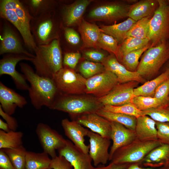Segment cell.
<instances>
[{
  "label": "cell",
  "instance_id": "6da1fadb",
  "mask_svg": "<svg viewBox=\"0 0 169 169\" xmlns=\"http://www.w3.org/2000/svg\"><path fill=\"white\" fill-rule=\"evenodd\" d=\"M19 66L30 84L28 91L32 105L37 110L44 106L49 108L58 93L53 79L39 76L26 63L21 62Z\"/></svg>",
  "mask_w": 169,
  "mask_h": 169
},
{
  "label": "cell",
  "instance_id": "7a4b0ae2",
  "mask_svg": "<svg viewBox=\"0 0 169 169\" xmlns=\"http://www.w3.org/2000/svg\"><path fill=\"white\" fill-rule=\"evenodd\" d=\"M0 15L2 19L9 22L17 29L23 39L25 47L31 53L34 52L37 46L30 27L31 22L33 17L21 0H1Z\"/></svg>",
  "mask_w": 169,
  "mask_h": 169
},
{
  "label": "cell",
  "instance_id": "3957f363",
  "mask_svg": "<svg viewBox=\"0 0 169 169\" xmlns=\"http://www.w3.org/2000/svg\"><path fill=\"white\" fill-rule=\"evenodd\" d=\"M34 53L35 57L31 62L35 72L40 76L52 79L63 67L62 51L59 39L48 44L37 46Z\"/></svg>",
  "mask_w": 169,
  "mask_h": 169
},
{
  "label": "cell",
  "instance_id": "277c9868",
  "mask_svg": "<svg viewBox=\"0 0 169 169\" xmlns=\"http://www.w3.org/2000/svg\"><path fill=\"white\" fill-rule=\"evenodd\" d=\"M103 106L97 98L58 93L49 109L67 113L75 120L82 115L96 113Z\"/></svg>",
  "mask_w": 169,
  "mask_h": 169
},
{
  "label": "cell",
  "instance_id": "5b68a950",
  "mask_svg": "<svg viewBox=\"0 0 169 169\" xmlns=\"http://www.w3.org/2000/svg\"><path fill=\"white\" fill-rule=\"evenodd\" d=\"M169 60L168 40L151 46L143 54L136 71L145 79L156 74Z\"/></svg>",
  "mask_w": 169,
  "mask_h": 169
},
{
  "label": "cell",
  "instance_id": "8992f818",
  "mask_svg": "<svg viewBox=\"0 0 169 169\" xmlns=\"http://www.w3.org/2000/svg\"><path fill=\"white\" fill-rule=\"evenodd\" d=\"M162 144L158 140L145 141L136 139L116 150L111 162L116 164H136L140 165L145 157L151 151Z\"/></svg>",
  "mask_w": 169,
  "mask_h": 169
},
{
  "label": "cell",
  "instance_id": "52a82bcc",
  "mask_svg": "<svg viewBox=\"0 0 169 169\" xmlns=\"http://www.w3.org/2000/svg\"><path fill=\"white\" fill-rule=\"evenodd\" d=\"M56 11L33 18L31 31L37 46L48 44L59 39V26Z\"/></svg>",
  "mask_w": 169,
  "mask_h": 169
},
{
  "label": "cell",
  "instance_id": "ba28073f",
  "mask_svg": "<svg viewBox=\"0 0 169 169\" xmlns=\"http://www.w3.org/2000/svg\"><path fill=\"white\" fill-rule=\"evenodd\" d=\"M158 1V7L149 23L147 38L151 46L168 41L169 38V4L167 0Z\"/></svg>",
  "mask_w": 169,
  "mask_h": 169
},
{
  "label": "cell",
  "instance_id": "9c48e42d",
  "mask_svg": "<svg viewBox=\"0 0 169 169\" xmlns=\"http://www.w3.org/2000/svg\"><path fill=\"white\" fill-rule=\"evenodd\" d=\"M52 79L59 93L79 95L85 93L86 79L73 69L63 67Z\"/></svg>",
  "mask_w": 169,
  "mask_h": 169
},
{
  "label": "cell",
  "instance_id": "30bf717a",
  "mask_svg": "<svg viewBox=\"0 0 169 169\" xmlns=\"http://www.w3.org/2000/svg\"><path fill=\"white\" fill-rule=\"evenodd\" d=\"M3 19L0 35V55L22 54L34 58V54L25 48L23 39L17 29L9 22Z\"/></svg>",
  "mask_w": 169,
  "mask_h": 169
},
{
  "label": "cell",
  "instance_id": "8fae6325",
  "mask_svg": "<svg viewBox=\"0 0 169 169\" xmlns=\"http://www.w3.org/2000/svg\"><path fill=\"white\" fill-rule=\"evenodd\" d=\"M33 58L22 54H5L0 60V76L4 74L9 75L18 90H28L29 86L24 75L17 70L16 66L20 61L27 60L31 62Z\"/></svg>",
  "mask_w": 169,
  "mask_h": 169
},
{
  "label": "cell",
  "instance_id": "7c38bea8",
  "mask_svg": "<svg viewBox=\"0 0 169 169\" xmlns=\"http://www.w3.org/2000/svg\"><path fill=\"white\" fill-rule=\"evenodd\" d=\"M131 5L122 2L107 3L94 8L88 17L93 20L112 22L128 17Z\"/></svg>",
  "mask_w": 169,
  "mask_h": 169
},
{
  "label": "cell",
  "instance_id": "4fadbf2b",
  "mask_svg": "<svg viewBox=\"0 0 169 169\" xmlns=\"http://www.w3.org/2000/svg\"><path fill=\"white\" fill-rule=\"evenodd\" d=\"M35 131L43 151L51 158L57 156L56 150L63 147L66 143L67 140L47 124L39 123Z\"/></svg>",
  "mask_w": 169,
  "mask_h": 169
},
{
  "label": "cell",
  "instance_id": "5bb4252c",
  "mask_svg": "<svg viewBox=\"0 0 169 169\" xmlns=\"http://www.w3.org/2000/svg\"><path fill=\"white\" fill-rule=\"evenodd\" d=\"M118 84L115 75L105 69L86 79L85 93L92 94L98 98L107 94Z\"/></svg>",
  "mask_w": 169,
  "mask_h": 169
},
{
  "label": "cell",
  "instance_id": "9a60e30c",
  "mask_svg": "<svg viewBox=\"0 0 169 169\" xmlns=\"http://www.w3.org/2000/svg\"><path fill=\"white\" fill-rule=\"evenodd\" d=\"M138 82L131 81L118 84L106 95L98 98L103 105H121L130 102L135 96L134 89Z\"/></svg>",
  "mask_w": 169,
  "mask_h": 169
},
{
  "label": "cell",
  "instance_id": "2e32d148",
  "mask_svg": "<svg viewBox=\"0 0 169 169\" xmlns=\"http://www.w3.org/2000/svg\"><path fill=\"white\" fill-rule=\"evenodd\" d=\"M90 142L89 154L92 159L94 166L106 164L110 161L109 149L110 139L103 137L98 134L89 130L87 136Z\"/></svg>",
  "mask_w": 169,
  "mask_h": 169
},
{
  "label": "cell",
  "instance_id": "e0dca14e",
  "mask_svg": "<svg viewBox=\"0 0 169 169\" xmlns=\"http://www.w3.org/2000/svg\"><path fill=\"white\" fill-rule=\"evenodd\" d=\"M58 151L59 155L70 163L74 169H93L89 154L84 153L69 140H67L65 145Z\"/></svg>",
  "mask_w": 169,
  "mask_h": 169
},
{
  "label": "cell",
  "instance_id": "ac0fdd59",
  "mask_svg": "<svg viewBox=\"0 0 169 169\" xmlns=\"http://www.w3.org/2000/svg\"><path fill=\"white\" fill-rule=\"evenodd\" d=\"M105 69L109 71L115 75L119 84L135 81L140 83L145 82V79L136 71L128 70L120 63L113 54L107 56L101 63Z\"/></svg>",
  "mask_w": 169,
  "mask_h": 169
},
{
  "label": "cell",
  "instance_id": "d6986e66",
  "mask_svg": "<svg viewBox=\"0 0 169 169\" xmlns=\"http://www.w3.org/2000/svg\"><path fill=\"white\" fill-rule=\"evenodd\" d=\"M61 125L65 135L77 147L85 153H89L90 146L85 143L84 137L89 130L84 128L75 120L63 119Z\"/></svg>",
  "mask_w": 169,
  "mask_h": 169
},
{
  "label": "cell",
  "instance_id": "ffe728a7",
  "mask_svg": "<svg viewBox=\"0 0 169 169\" xmlns=\"http://www.w3.org/2000/svg\"><path fill=\"white\" fill-rule=\"evenodd\" d=\"M91 0H79L69 4L64 5L61 8L62 23L64 27H70L79 24Z\"/></svg>",
  "mask_w": 169,
  "mask_h": 169
},
{
  "label": "cell",
  "instance_id": "44dd1931",
  "mask_svg": "<svg viewBox=\"0 0 169 169\" xmlns=\"http://www.w3.org/2000/svg\"><path fill=\"white\" fill-rule=\"evenodd\" d=\"M75 120L82 125L89 128L92 132L103 137L110 139L111 130L110 122L96 113L82 115L78 117Z\"/></svg>",
  "mask_w": 169,
  "mask_h": 169
},
{
  "label": "cell",
  "instance_id": "7402d4cb",
  "mask_svg": "<svg viewBox=\"0 0 169 169\" xmlns=\"http://www.w3.org/2000/svg\"><path fill=\"white\" fill-rule=\"evenodd\" d=\"M110 139L113 142L110 153V161L119 148L126 146L137 139L134 131L131 130L117 122L111 121Z\"/></svg>",
  "mask_w": 169,
  "mask_h": 169
},
{
  "label": "cell",
  "instance_id": "603a6c76",
  "mask_svg": "<svg viewBox=\"0 0 169 169\" xmlns=\"http://www.w3.org/2000/svg\"><path fill=\"white\" fill-rule=\"evenodd\" d=\"M0 106L7 114L12 115L18 107L22 108L27 103L23 96L0 82Z\"/></svg>",
  "mask_w": 169,
  "mask_h": 169
},
{
  "label": "cell",
  "instance_id": "cb8c5ba5",
  "mask_svg": "<svg viewBox=\"0 0 169 169\" xmlns=\"http://www.w3.org/2000/svg\"><path fill=\"white\" fill-rule=\"evenodd\" d=\"M140 166L169 168V144H162L154 149L145 157Z\"/></svg>",
  "mask_w": 169,
  "mask_h": 169
},
{
  "label": "cell",
  "instance_id": "d4e9b609",
  "mask_svg": "<svg viewBox=\"0 0 169 169\" xmlns=\"http://www.w3.org/2000/svg\"><path fill=\"white\" fill-rule=\"evenodd\" d=\"M156 122L146 115L136 119L135 132L137 139L145 141L158 140Z\"/></svg>",
  "mask_w": 169,
  "mask_h": 169
},
{
  "label": "cell",
  "instance_id": "484cf974",
  "mask_svg": "<svg viewBox=\"0 0 169 169\" xmlns=\"http://www.w3.org/2000/svg\"><path fill=\"white\" fill-rule=\"evenodd\" d=\"M158 5V0H141L131 5L128 17L137 21L151 17Z\"/></svg>",
  "mask_w": 169,
  "mask_h": 169
},
{
  "label": "cell",
  "instance_id": "4316f807",
  "mask_svg": "<svg viewBox=\"0 0 169 169\" xmlns=\"http://www.w3.org/2000/svg\"><path fill=\"white\" fill-rule=\"evenodd\" d=\"M78 25L79 30L81 35L84 47L97 48L100 33L102 32L100 28L83 18Z\"/></svg>",
  "mask_w": 169,
  "mask_h": 169
},
{
  "label": "cell",
  "instance_id": "83f0119b",
  "mask_svg": "<svg viewBox=\"0 0 169 169\" xmlns=\"http://www.w3.org/2000/svg\"><path fill=\"white\" fill-rule=\"evenodd\" d=\"M21 2L33 18L56 11L58 4L53 0H22Z\"/></svg>",
  "mask_w": 169,
  "mask_h": 169
},
{
  "label": "cell",
  "instance_id": "f1b7e54d",
  "mask_svg": "<svg viewBox=\"0 0 169 169\" xmlns=\"http://www.w3.org/2000/svg\"><path fill=\"white\" fill-rule=\"evenodd\" d=\"M136 21L128 18L123 22L112 25H103L100 28L103 33L111 36L121 44L126 38V34L132 26Z\"/></svg>",
  "mask_w": 169,
  "mask_h": 169
},
{
  "label": "cell",
  "instance_id": "f546056e",
  "mask_svg": "<svg viewBox=\"0 0 169 169\" xmlns=\"http://www.w3.org/2000/svg\"><path fill=\"white\" fill-rule=\"evenodd\" d=\"M51 158L46 153L27 151L25 169H48L50 168Z\"/></svg>",
  "mask_w": 169,
  "mask_h": 169
},
{
  "label": "cell",
  "instance_id": "4dcf8cb0",
  "mask_svg": "<svg viewBox=\"0 0 169 169\" xmlns=\"http://www.w3.org/2000/svg\"><path fill=\"white\" fill-rule=\"evenodd\" d=\"M169 78V70L166 69L155 79L145 82L134 89L135 96L154 97L156 90L164 81Z\"/></svg>",
  "mask_w": 169,
  "mask_h": 169
},
{
  "label": "cell",
  "instance_id": "1f68e13d",
  "mask_svg": "<svg viewBox=\"0 0 169 169\" xmlns=\"http://www.w3.org/2000/svg\"><path fill=\"white\" fill-rule=\"evenodd\" d=\"M96 113L110 122L119 123L131 130L135 131L137 118L134 116L107 111L102 108Z\"/></svg>",
  "mask_w": 169,
  "mask_h": 169
},
{
  "label": "cell",
  "instance_id": "d6a6232c",
  "mask_svg": "<svg viewBox=\"0 0 169 169\" xmlns=\"http://www.w3.org/2000/svg\"><path fill=\"white\" fill-rule=\"evenodd\" d=\"M23 133L10 131L5 132L0 130V150L18 148L23 145Z\"/></svg>",
  "mask_w": 169,
  "mask_h": 169
},
{
  "label": "cell",
  "instance_id": "836d02e7",
  "mask_svg": "<svg viewBox=\"0 0 169 169\" xmlns=\"http://www.w3.org/2000/svg\"><path fill=\"white\" fill-rule=\"evenodd\" d=\"M150 43L147 38L140 39L132 37L127 38L119 45L118 60L119 61L124 55L130 52L142 49Z\"/></svg>",
  "mask_w": 169,
  "mask_h": 169
},
{
  "label": "cell",
  "instance_id": "e575fe53",
  "mask_svg": "<svg viewBox=\"0 0 169 169\" xmlns=\"http://www.w3.org/2000/svg\"><path fill=\"white\" fill-rule=\"evenodd\" d=\"M151 46L150 43L142 49L126 54L121 57L119 61L128 70L132 72L136 71L139 64L140 57Z\"/></svg>",
  "mask_w": 169,
  "mask_h": 169
},
{
  "label": "cell",
  "instance_id": "d590c367",
  "mask_svg": "<svg viewBox=\"0 0 169 169\" xmlns=\"http://www.w3.org/2000/svg\"><path fill=\"white\" fill-rule=\"evenodd\" d=\"M1 150L8 156L15 169H25L27 151L23 145L16 148Z\"/></svg>",
  "mask_w": 169,
  "mask_h": 169
},
{
  "label": "cell",
  "instance_id": "8d00e7d4",
  "mask_svg": "<svg viewBox=\"0 0 169 169\" xmlns=\"http://www.w3.org/2000/svg\"><path fill=\"white\" fill-rule=\"evenodd\" d=\"M151 17L145 18L136 21L127 32L126 38L129 37L140 39L147 38L150 21Z\"/></svg>",
  "mask_w": 169,
  "mask_h": 169
},
{
  "label": "cell",
  "instance_id": "74e56055",
  "mask_svg": "<svg viewBox=\"0 0 169 169\" xmlns=\"http://www.w3.org/2000/svg\"><path fill=\"white\" fill-rule=\"evenodd\" d=\"M131 102L142 111L164 106L159 100L154 97L135 96L131 100Z\"/></svg>",
  "mask_w": 169,
  "mask_h": 169
},
{
  "label": "cell",
  "instance_id": "f35d334b",
  "mask_svg": "<svg viewBox=\"0 0 169 169\" xmlns=\"http://www.w3.org/2000/svg\"><path fill=\"white\" fill-rule=\"evenodd\" d=\"M116 39L111 36L101 32L97 44V47L101 48L114 54L117 59L118 55L119 45Z\"/></svg>",
  "mask_w": 169,
  "mask_h": 169
},
{
  "label": "cell",
  "instance_id": "ab89813d",
  "mask_svg": "<svg viewBox=\"0 0 169 169\" xmlns=\"http://www.w3.org/2000/svg\"><path fill=\"white\" fill-rule=\"evenodd\" d=\"M79 70L81 75L87 79L102 73L105 69L101 63L86 60L80 64Z\"/></svg>",
  "mask_w": 169,
  "mask_h": 169
},
{
  "label": "cell",
  "instance_id": "60d3db41",
  "mask_svg": "<svg viewBox=\"0 0 169 169\" xmlns=\"http://www.w3.org/2000/svg\"><path fill=\"white\" fill-rule=\"evenodd\" d=\"M102 109L107 111L132 116L136 118L144 115L143 111L138 109L131 102L118 106L105 105Z\"/></svg>",
  "mask_w": 169,
  "mask_h": 169
},
{
  "label": "cell",
  "instance_id": "b9f144b4",
  "mask_svg": "<svg viewBox=\"0 0 169 169\" xmlns=\"http://www.w3.org/2000/svg\"><path fill=\"white\" fill-rule=\"evenodd\" d=\"M167 106L143 111L144 115L148 116L156 122L169 123V107Z\"/></svg>",
  "mask_w": 169,
  "mask_h": 169
},
{
  "label": "cell",
  "instance_id": "7bdbcfd3",
  "mask_svg": "<svg viewBox=\"0 0 169 169\" xmlns=\"http://www.w3.org/2000/svg\"><path fill=\"white\" fill-rule=\"evenodd\" d=\"M154 97L159 100L163 106H167L169 104V78L157 87Z\"/></svg>",
  "mask_w": 169,
  "mask_h": 169
},
{
  "label": "cell",
  "instance_id": "ee69618b",
  "mask_svg": "<svg viewBox=\"0 0 169 169\" xmlns=\"http://www.w3.org/2000/svg\"><path fill=\"white\" fill-rule=\"evenodd\" d=\"M156 122L158 140L162 143L169 144V123Z\"/></svg>",
  "mask_w": 169,
  "mask_h": 169
},
{
  "label": "cell",
  "instance_id": "f6af8a7d",
  "mask_svg": "<svg viewBox=\"0 0 169 169\" xmlns=\"http://www.w3.org/2000/svg\"><path fill=\"white\" fill-rule=\"evenodd\" d=\"M63 29V38L66 43L75 45L79 43L80 37L76 31L70 27H64Z\"/></svg>",
  "mask_w": 169,
  "mask_h": 169
},
{
  "label": "cell",
  "instance_id": "bcb514c9",
  "mask_svg": "<svg viewBox=\"0 0 169 169\" xmlns=\"http://www.w3.org/2000/svg\"><path fill=\"white\" fill-rule=\"evenodd\" d=\"M81 57L79 52L65 53L63 59V64L65 67L74 69Z\"/></svg>",
  "mask_w": 169,
  "mask_h": 169
},
{
  "label": "cell",
  "instance_id": "7dc6e473",
  "mask_svg": "<svg viewBox=\"0 0 169 169\" xmlns=\"http://www.w3.org/2000/svg\"><path fill=\"white\" fill-rule=\"evenodd\" d=\"M50 168L53 169H74L70 162L64 157L59 155L51 158Z\"/></svg>",
  "mask_w": 169,
  "mask_h": 169
},
{
  "label": "cell",
  "instance_id": "c3c4849f",
  "mask_svg": "<svg viewBox=\"0 0 169 169\" xmlns=\"http://www.w3.org/2000/svg\"><path fill=\"white\" fill-rule=\"evenodd\" d=\"M84 57L89 61L102 63L107 56L103 52L95 50H89L83 52Z\"/></svg>",
  "mask_w": 169,
  "mask_h": 169
},
{
  "label": "cell",
  "instance_id": "681fc988",
  "mask_svg": "<svg viewBox=\"0 0 169 169\" xmlns=\"http://www.w3.org/2000/svg\"><path fill=\"white\" fill-rule=\"evenodd\" d=\"M0 115L8 125L10 130L16 131L18 125L17 120L13 117L5 113L0 106Z\"/></svg>",
  "mask_w": 169,
  "mask_h": 169
},
{
  "label": "cell",
  "instance_id": "f907efd6",
  "mask_svg": "<svg viewBox=\"0 0 169 169\" xmlns=\"http://www.w3.org/2000/svg\"><path fill=\"white\" fill-rule=\"evenodd\" d=\"M0 169H15L8 156L2 150H0Z\"/></svg>",
  "mask_w": 169,
  "mask_h": 169
},
{
  "label": "cell",
  "instance_id": "816d5d0a",
  "mask_svg": "<svg viewBox=\"0 0 169 169\" xmlns=\"http://www.w3.org/2000/svg\"><path fill=\"white\" fill-rule=\"evenodd\" d=\"M128 165L125 164H116L110 162L107 166L98 165L94 167L93 169H124Z\"/></svg>",
  "mask_w": 169,
  "mask_h": 169
},
{
  "label": "cell",
  "instance_id": "f5cc1de1",
  "mask_svg": "<svg viewBox=\"0 0 169 169\" xmlns=\"http://www.w3.org/2000/svg\"><path fill=\"white\" fill-rule=\"evenodd\" d=\"M124 169H169V168L165 167L157 168L143 167L139 164H135L128 165Z\"/></svg>",
  "mask_w": 169,
  "mask_h": 169
},
{
  "label": "cell",
  "instance_id": "db71d44e",
  "mask_svg": "<svg viewBox=\"0 0 169 169\" xmlns=\"http://www.w3.org/2000/svg\"><path fill=\"white\" fill-rule=\"evenodd\" d=\"M0 129L5 132H8L10 130L8 124L0 119Z\"/></svg>",
  "mask_w": 169,
  "mask_h": 169
},
{
  "label": "cell",
  "instance_id": "11a10c76",
  "mask_svg": "<svg viewBox=\"0 0 169 169\" xmlns=\"http://www.w3.org/2000/svg\"><path fill=\"white\" fill-rule=\"evenodd\" d=\"M166 69H167L169 70V62L167 66V67L166 68Z\"/></svg>",
  "mask_w": 169,
  "mask_h": 169
},
{
  "label": "cell",
  "instance_id": "9f6ffc18",
  "mask_svg": "<svg viewBox=\"0 0 169 169\" xmlns=\"http://www.w3.org/2000/svg\"><path fill=\"white\" fill-rule=\"evenodd\" d=\"M167 2H168V4H169V0H167Z\"/></svg>",
  "mask_w": 169,
  "mask_h": 169
},
{
  "label": "cell",
  "instance_id": "6f0895ef",
  "mask_svg": "<svg viewBox=\"0 0 169 169\" xmlns=\"http://www.w3.org/2000/svg\"><path fill=\"white\" fill-rule=\"evenodd\" d=\"M48 169H52V168H48Z\"/></svg>",
  "mask_w": 169,
  "mask_h": 169
},
{
  "label": "cell",
  "instance_id": "680465c9",
  "mask_svg": "<svg viewBox=\"0 0 169 169\" xmlns=\"http://www.w3.org/2000/svg\"></svg>",
  "mask_w": 169,
  "mask_h": 169
},
{
  "label": "cell",
  "instance_id": "91938a15",
  "mask_svg": "<svg viewBox=\"0 0 169 169\" xmlns=\"http://www.w3.org/2000/svg\"></svg>",
  "mask_w": 169,
  "mask_h": 169
}]
</instances>
